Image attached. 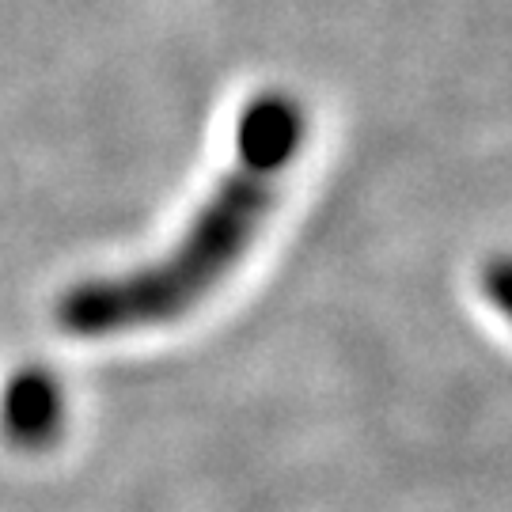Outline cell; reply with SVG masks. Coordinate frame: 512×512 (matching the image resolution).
Instances as JSON below:
<instances>
[{
    "label": "cell",
    "instance_id": "obj_1",
    "mask_svg": "<svg viewBox=\"0 0 512 512\" xmlns=\"http://www.w3.org/2000/svg\"><path fill=\"white\" fill-rule=\"evenodd\" d=\"M304 145V110L289 95L266 92L236 126V167L198 209L183 239L133 274L76 285L57 319L76 338H107L179 319L236 266L277 202V183Z\"/></svg>",
    "mask_w": 512,
    "mask_h": 512
},
{
    "label": "cell",
    "instance_id": "obj_2",
    "mask_svg": "<svg viewBox=\"0 0 512 512\" xmlns=\"http://www.w3.org/2000/svg\"><path fill=\"white\" fill-rule=\"evenodd\" d=\"M4 433L19 448H42L61 429V387L50 372L27 368L4 391Z\"/></svg>",
    "mask_w": 512,
    "mask_h": 512
}]
</instances>
